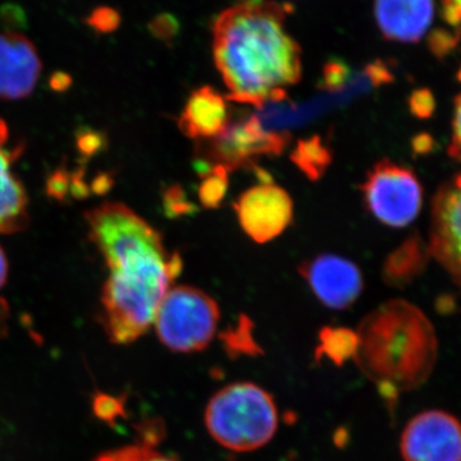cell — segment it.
I'll list each match as a JSON object with an SVG mask.
<instances>
[{"instance_id":"27","label":"cell","mask_w":461,"mask_h":461,"mask_svg":"<svg viewBox=\"0 0 461 461\" xmlns=\"http://www.w3.org/2000/svg\"><path fill=\"white\" fill-rule=\"evenodd\" d=\"M446 21L457 25L461 23V0H444Z\"/></svg>"},{"instance_id":"23","label":"cell","mask_w":461,"mask_h":461,"mask_svg":"<svg viewBox=\"0 0 461 461\" xmlns=\"http://www.w3.org/2000/svg\"><path fill=\"white\" fill-rule=\"evenodd\" d=\"M324 86L327 89L336 90L339 89L346 83L348 71V67L339 62H330L324 68Z\"/></svg>"},{"instance_id":"20","label":"cell","mask_w":461,"mask_h":461,"mask_svg":"<svg viewBox=\"0 0 461 461\" xmlns=\"http://www.w3.org/2000/svg\"><path fill=\"white\" fill-rule=\"evenodd\" d=\"M122 23L120 12L117 9L102 5L93 9L89 16L85 18V23L98 33L114 32Z\"/></svg>"},{"instance_id":"11","label":"cell","mask_w":461,"mask_h":461,"mask_svg":"<svg viewBox=\"0 0 461 461\" xmlns=\"http://www.w3.org/2000/svg\"><path fill=\"white\" fill-rule=\"evenodd\" d=\"M299 272L321 304L336 311L353 305L363 291L362 272L342 257L312 258L299 267Z\"/></svg>"},{"instance_id":"14","label":"cell","mask_w":461,"mask_h":461,"mask_svg":"<svg viewBox=\"0 0 461 461\" xmlns=\"http://www.w3.org/2000/svg\"><path fill=\"white\" fill-rule=\"evenodd\" d=\"M433 14V0H375V20L388 41H420L429 29Z\"/></svg>"},{"instance_id":"17","label":"cell","mask_w":461,"mask_h":461,"mask_svg":"<svg viewBox=\"0 0 461 461\" xmlns=\"http://www.w3.org/2000/svg\"><path fill=\"white\" fill-rule=\"evenodd\" d=\"M420 248L414 241H408L384 263V277L387 284L403 286L414 277L420 269Z\"/></svg>"},{"instance_id":"21","label":"cell","mask_w":461,"mask_h":461,"mask_svg":"<svg viewBox=\"0 0 461 461\" xmlns=\"http://www.w3.org/2000/svg\"><path fill=\"white\" fill-rule=\"evenodd\" d=\"M165 204L167 213L173 215V217H176V215L191 214L195 211V206L187 200L184 190L178 186L169 187L166 191Z\"/></svg>"},{"instance_id":"5","label":"cell","mask_w":461,"mask_h":461,"mask_svg":"<svg viewBox=\"0 0 461 461\" xmlns=\"http://www.w3.org/2000/svg\"><path fill=\"white\" fill-rule=\"evenodd\" d=\"M221 312L204 291L177 286L167 293L156 315L157 335L176 353L204 350L214 339Z\"/></svg>"},{"instance_id":"18","label":"cell","mask_w":461,"mask_h":461,"mask_svg":"<svg viewBox=\"0 0 461 461\" xmlns=\"http://www.w3.org/2000/svg\"><path fill=\"white\" fill-rule=\"evenodd\" d=\"M230 172L221 166L206 169L199 187V199L205 208H217L222 204L229 189Z\"/></svg>"},{"instance_id":"16","label":"cell","mask_w":461,"mask_h":461,"mask_svg":"<svg viewBox=\"0 0 461 461\" xmlns=\"http://www.w3.org/2000/svg\"><path fill=\"white\" fill-rule=\"evenodd\" d=\"M291 160L306 175V177L317 181L321 176L326 175L332 162V153L329 145L324 144L320 136H312L297 142L291 154Z\"/></svg>"},{"instance_id":"10","label":"cell","mask_w":461,"mask_h":461,"mask_svg":"<svg viewBox=\"0 0 461 461\" xmlns=\"http://www.w3.org/2000/svg\"><path fill=\"white\" fill-rule=\"evenodd\" d=\"M430 253L461 288V173L442 185L433 200Z\"/></svg>"},{"instance_id":"2","label":"cell","mask_w":461,"mask_h":461,"mask_svg":"<svg viewBox=\"0 0 461 461\" xmlns=\"http://www.w3.org/2000/svg\"><path fill=\"white\" fill-rule=\"evenodd\" d=\"M284 23L285 8L262 0L233 5L214 21V62L230 100L262 107L299 83L302 50Z\"/></svg>"},{"instance_id":"13","label":"cell","mask_w":461,"mask_h":461,"mask_svg":"<svg viewBox=\"0 0 461 461\" xmlns=\"http://www.w3.org/2000/svg\"><path fill=\"white\" fill-rule=\"evenodd\" d=\"M7 123L0 120V233L12 235L29 224V198L23 182L12 171L21 149L8 148Z\"/></svg>"},{"instance_id":"8","label":"cell","mask_w":461,"mask_h":461,"mask_svg":"<svg viewBox=\"0 0 461 461\" xmlns=\"http://www.w3.org/2000/svg\"><path fill=\"white\" fill-rule=\"evenodd\" d=\"M405 461H461V424L439 411L420 412L409 421L402 436Z\"/></svg>"},{"instance_id":"6","label":"cell","mask_w":461,"mask_h":461,"mask_svg":"<svg viewBox=\"0 0 461 461\" xmlns=\"http://www.w3.org/2000/svg\"><path fill=\"white\" fill-rule=\"evenodd\" d=\"M362 193L371 214L391 227L411 224L423 202V190L415 173L388 159L373 167L362 185Z\"/></svg>"},{"instance_id":"28","label":"cell","mask_w":461,"mask_h":461,"mask_svg":"<svg viewBox=\"0 0 461 461\" xmlns=\"http://www.w3.org/2000/svg\"><path fill=\"white\" fill-rule=\"evenodd\" d=\"M51 86L57 90H65L71 85V77L66 74H56L50 80Z\"/></svg>"},{"instance_id":"26","label":"cell","mask_w":461,"mask_h":461,"mask_svg":"<svg viewBox=\"0 0 461 461\" xmlns=\"http://www.w3.org/2000/svg\"><path fill=\"white\" fill-rule=\"evenodd\" d=\"M430 105H432V100H430L429 94L423 93V91L420 93H420L414 94L411 96V111L415 114L420 115V117H426V115L429 114Z\"/></svg>"},{"instance_id":"24","label":"cell","mask_w":461,"mask_h":461,"mask_svg":"<svg viewBox=\"0 0 461 461\" xmlns=\"http://www.w3.org/2000/svg\"><path fill=\"white\" fill-rule=\"evenodd\" d=\"M0 21H2L3 25L7 27L9 32L14 29H20V27L26 25L25 12L23 11L20 5L9 3V5H3L0 8Z\"/></svg>"},{"instance_id":"22","label":"cell","mask_w":461,"mask_h":461,"mask_svg":"<svg viewBox=\"0 0 461 461\" xmlns=\"http://www.w3.org/2000/svg\"><path fill=\"white\" fill-rule=\"evenodd\" d=\"M151 33L160 41H171L178 32L177 21L169 14H159L149 25Z\"/></svg>"},{"instance_id":"3","label":"cell","mask_w":461,"mask_h":461,"mask_svg":"<svg viewBox=\"0 0 461 461\" xmlns=\"http://www.w3.org/2000/svg\"><path fill=\"white\" fill-rule=\"evenodd\" d=\"M353 357L388 402L423 386L437 362L432 324L417 306L393 300L366 315L355 333Z\"/></svg>"},{"instance_id":"15","label":"cell","mask_w":461,"mask_h":461,"mask_svg":"<svg viewBox=\"0 0 461 461\" xmlns=\"http://www.w3.org/2000/svg\"><path fill=\"white\" fill-rule=\"evenodd\" d=\"M229 123L226 98L209 86L200 87L191 94L178 120L182 133L198 141L217 138Z\"/></svg>"},{"instance_id":"25","label":"cell","mask_w":461,"mask_h":461,"mask_svg":"<svg viewBox=\"0 0 461 461\" xmlns=\"http://www.w3.org/2000/svg\"><path fill=\"white\" fill-rule=\"evenodd\" d=\"M451 154L461 159V94L457 96L456 102H455Z\"/></svg>"},{"instance_id":"7","label":"cell","mask_w":461,"mask_h":461,"mask_svg":"<svg viewBox=\"0 0 461 461\" xmlns=\"http://www.w3.org/2000/svg\"><path fill=\"white\" fill-rule=\"evenodd\" d=\"M290 141L287 133L267 131L256 115L240 118L229 123L222 133L200 149L206 169L221 166L233 172L249 165H254L257 158L280 156Z\"/></svg>"},{"instance_id":"9","label":"cell","mask_w":461,"mask_h":461,"mask_svg":"<svg viewBox=\"0 0 461 461\" xmlns=\"http://www.w3.org/2000/svg\"><path fill=\"white\" fill-rule=\"evenodd\" d=\"M240 226L254 241L264 244L290 226L294 204L290 195L271 182H263L240 196L233 205Z\"/></svg>"},{"instance_id":"19","label":"cell","mask_w":461,"mask_h":461,"mask_svg":"<svg viewBox=\"0 0 461 461\" xmlns=\"http://www.w3.org/2000/svg\"><path fill=\"white\" fill-rule=\"evenodd\" d=\"M94 461H176L149 445H130L99 455Z\"/></svg>"},{"instance_id":"1","label":"cell","mask_w":461,"mask_h":461,"mask_svg":"<svg viewBox=\"0 0 461 461\" xmlns=\"http://www.w3.org/2000/svg\"><path fill=\"white\" fill-rule=\"evenodd\" d=\"M91 241L107 264L103 324L114 344H131L150 330L181 257L169 254L154 227L120 203H104L86 214Z\"/></svg>"},{"instance_id":"12","label":"cell","mask_w":461,"mask_h":461,"mask_svg":"<svg viewBox=\"0 0 461 461\" xmlns=\"http://www.w3.org/2000/svg\"><path fill=\"white\" fill-rule=\"evenodd\" d=\"M41 69L38 50L29 38L16 32H0V99L32 95Z\"/></svg>"},{"instance_id":"4","label":"cell","mask_w":461,"mask_h":461,"mask_svg":"<svg viewBox=\"0 0 461 461\" xmlns=\"http://www.w3.org/2000/svg\"><path fill=\"white\" fill-rule=\"evenodd\" d=\"M205 426L215 441L229 450H257L268 444L277 430V406L262 387L238 382L212 397L206 405Z\"/></svg>"},{"instance_id":"29","label":"cell","mask_w":461,"mask_h":461,"mask_svg":"<svg viewBox=\"0 0 461 461\" xmlns=\"http://www.w3.org/2000/svg\"><path fill=\"white\" fill-rule=\"evenodd\" d=\"M8 277V260L5 251L0 248V288L5 286Z\"/></svg>"}]
</instances>
